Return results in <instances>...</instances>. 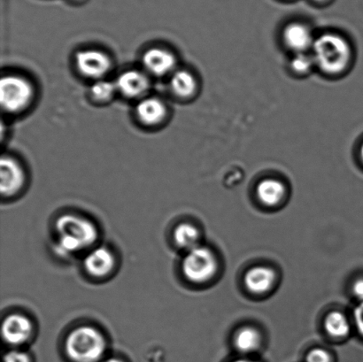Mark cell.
Segmentation results:
<instances>
[{
    "label": "cell",
    "instance_id": "1",
    "mask_svg": "<svg viewBox=\"0 0 363 362\" xmlns=\"http://www.w3.org/2000/svg\"><path fill=\"white\" fill-rule=\"evenodd\" d=\"M58 248L63 254H76L94 246L99 233L90 220L67 214L57 220L55 225Z\"/></svg>",
    "mask_w": 363,
    "mask_h": 362
},
{
    "label": "cell",
    "instance_id": "2",
    "mask_svg": "<svg viewBox=\"0 0 363 362\" xmlns=\"http://www.w3.org/2000/svg\"><path fill=\"white\" fill-rule=\"evenodd\" d=\"M312 56L323 72L337 74L347 69L351 60V47L340 35L325 33L315 39Z\"/></svg>",
    "mask_w": 363,
    "mask_h": 362
},
{
    "label": "cell",
    "instance_id": "3",
    "mask_svg": "<svg viewBox=\"0 0 363 362\" xmlns=\"http://www.w3.org/2000/svg\"><path fill=\"white\" fill-rule=\"evenodd\" d=\"M106 342L99 329L85 325L67 335L65 351L73 362H99L106 353Z\"/></svg>",
    "mask_w": 363,
    "mask_h": 362
},
{
    "label": "cell",
    "instance_id": "4",
    "mask_svg": "<svg viewBox=\"0 0 363 362\" xmlns=\"http://www.w3.org/2000/svg\"><path fill=\"white\" fill-rule=\"evenodd\" d=\"M34 98V88L26 78L17 74L3 77L0 83V101L4 111L16 113L23 111Z\"/></svg>",
    "mask_w": 363,
    "mask_h": 362
},
{
    "label": "cell",
    "instance_id": "5",
    "mask_svg": "<svg viewBox=\"0 0 363 362\" xmlns=\"http://www.w3.org/2000/svg\"><path fill=\"white\" fill-rule=\"evenodd\" d=\"M216 268V258L212 251L199 246L188 251L182 264L185 278L195 283L208 281L215 275Z\"/></svg>",
    "mask_w": 363,
    "mask_h": 362
},
{
    "label": "cell",
    "instance_id": "6",
    "mask_svg": "<svg viewBox=\"0 0 363 362\" xmlns=\"http://www.w3.org/2000/svg\"><path fill=\"white\" fill-rule=\"evenodd\" d=\"M111 60L104 52L96 49L83 50L77 53L76 65L84 77L101 80L111 69Z\"/></svg>",
    "mask_w": 363,
    "mask_h": 362
},
{
    "label": "cell",
    "instance_id": "7",
    "mask_svg": "<svg viewBox=\"0 0 363 362\" xmlns=\"http://www.w3.org/2000/svg\"><path fill=\"white\" fill-rule=\"evenodd\" d=\"M0 191L3 197L13 196L19 193L25 183L23 166L11 156H3L0 162Z\"/></svg>",
    "mask_w": 363,
    "mask_h": 362
},
{
    "label": "cell",
    "instance_id": "8",
    "mask_svg": "<svg viewBox=\"0 0 363 362\" xmlns=\"http://www.w3.org/2000/svg\"><path fill=\"white\" fill-rule=\"evenodd\" d=\"M33 325L30 319L20 314L9 315L2 324L4 341L10 346L23 345L31 338Z\"/></svg>",
    "mask_w": 363,
    "mask_h": 362
},
{
    "label": "cell",
    "instance_id": "9",
    "mask_svg": "<svg viewBox=\"0 0 363 362\" xmlns=\"http://www.w3.org/2000/svg\"><path fill=\"white\" fill-rule=\"evenodd\" d=\"M145 69L155 77H164L174 73L177 59L169 50L162 47H152L145 51L142 57Z\"/></svg>",
    "mask_w": 363,
    "mask_h": 362
},
{
    "label": "cell",
    "instance_id": "10",
    "mask_svg": "<svg viewBox=\"0 0 363 362\" xmlns=\"http://www.w3.org/2000/svg\"><path fill=\"white\" fill-rule=\"evenodd\" d=\"M115 84L117 91L129 98L143 97L150 86L147 74L136 69L124 71Z\"/></svg>",
    "mask_w": 363,
    "mask_h": 362
},
{
    "label": "cell",
    "instance_id": "11",
    "mask_svg": "<svg viewBox=\"0 0 363 362\" xmlns=\"http://www.w3.org/2000/svg\"><path fill=\"white\" fill-rule=\"evenodd\" d=\"M283 38L287 47L296 53L305 52L312 48L315 42L311 28L298 21L286 25L283 31Z\"/></svg>",
    "mask_w": 363,
    "mask_h": 362
},
{
    "label": "cell",
    "instance_id": "12",
    "mask_svg": "<svg viewBox=\"0 0 363 362\" xmlns=\"http://www.w3.org/2000/svg\"><path fill=\"white\" fill-rule=\"evenodd\" d=\"M85 271L94 278H105L113 271L115 257L108 248L97 247L84 259Z\"/></svg>",
    "mask_w": 363,
    "mask_h": 362
},
{
    "label": "cell",
    "instance_id": "13",
    "mask_svg": "<svg viewBox=\"0 0 363 362\" xmlns=\"http://www.w3.org/2000/svg\"><path fill=\"white\" fill-rule=\"evenodd\" d=\"M136 115L144 125H159L166 118L167 108L158 98H145L137 106Z\"/></svg>",
    "mask_w": 363,
    "mask_h": 362
},
{
    "label": "cell",
    "instance_id": "14",
    "mask_svg": "<svg viewBox=\"0 0 363 362\" xmlns=\"http://www.w3.org/2000/svg\"><path fill=\"white\" fill-rule=\"evenodd\" d=\"M275 273L272 268L256 267L247 272L245 278V285L255 293L267 292L275 281Z\"/></svg>",
    "mask_w": 363,
    "mask_h": 362
},
{
    "label": "cell",
    "instance_id": "15",
    "mask_svg": "<svg viewBox=\"0 0 363 362\" xmlns=\"http://www.w3.org/2000/svg\"><path fill=\"white\" fill-rule=\"evenodd\" d=\"M170 87L173 94L181 98L192 97L197 91L198 84L190 71L180 69L174 72L170 79Z\"/></svg>",
    "mask_w": 363,
    "mask_h": 362
},
{
    "label": "cell",
    "instance_id": "16",
    "mask_svg": "<svg viewBox=\"0 0 363 362\" xmlns=\"http://www.w3.org/2000/svg\"><path fill=\"white\" fill-rule=\"evenodd\" d=\"M284 193V184L273 179L263 180L257 186V196L267 205L279 204L283 200Z\"/></svg>",
    "mask_w": 363,
    "mask_h": 362
},
{
    "label": "cell",
    "instance_id": "17",
    "mask_svg": "<svg viewBox=\"0 0 363 362\" xmlns=\"http://www.w3.org/2000/svg\"><path fill=\"white\" fill-rule=\"evenodd\" d=\"M199 237L198 230L190 223H182L177 227L174 232V239L177 246L187 251L199 247Z\"/></svg>",
    "mask_w": 363,
    "mask_h": 362
},
{
    "label": "cell",
    "instance_id": "18",
    "mask_svg": "<svg viewBox=\"0 0 363 362\" xmlns=\"http://www.w3.org/2000/svg\"><path fill=\"white\" fill-rule=\"evenodd\" d=\"M261 344V336L254 328L241 329L235 336V346L242 353L254 352Z\"/></svg>",
    "mask_w": 363,
    "mask_h": 362
},
{
    "label": "cell",
    "instance_id": "19",
    "mask_svg": "<svg viewBox=\"0 0 363 362\" xmlns=\"http://www.w3.org/2000/svg\"><path fill=\"white\" fill-rule=\"evenodd\" d=\"M325 329L330 336L340 339L348 335L350 327L343 314L340 312H333L326 318Z\"/></svg>",
    "mask_w": 363,
    "mask_h": 362
},
{
    "label": "cell",
    "instance_id": "20",
    "mask_svg": "<svg viewBox=\"0 0 363 362\" xmlns=\"http://www.w3.org/2000/svg\"><path fill=\"white\" fill-rule=\"evenodd\" d=\"M92 98L99 102L110 101L117 91L116 84L106 80L96 81L91 88Z\"/></svg>",
    "mask_w": 363,
    "mask_h": 362
},
{
    "label": "cell",
    "instance_id": "21",
    "mask_svg": "<svg viewBox=\"0 0 363 362\" xmlns=\"http://www.w3.org/2000/svg\"><path fill=\"white\" fill-rule=\"evenodd\" d=\"M315 60L312 55H307L306 52L296 53L291 60V69L298 74H307L312 69L313 66H315Z\"/></svg>",
    "mask_w": 363,
    "mask_h": 362
},
{
    "label": "cell",
    "instance_id": "22",
    "mask_svg": "<svg viewBox=\"0 0 363 362\" xmlns=\"http://www.w3.org/2000/svg\"><path fill=\"white\" fill-rule=\"evenodd\" d=\"M4 362H31V360L26 353L13 350L6 353Z\"/></svg>",
    "mask_w": 363,
    "mask_h": 362
},
{
    "label": "cell",
    "instance_id": "23",
    "mask_svg": "<svg viewBox=\"0 0 363 362\" xmlns=\"http://www.w3.org/2000/svg\"><path fill=\"white\" fill-rule=\"evenodd\" d=\"M307 362H330V357L325 350L314 349L308 353Z\"/></svg>",
    "mask_w": 363,
    "mask_h": 362
},
{
    "label": "cell",
    "instance_id": "24",
    "mask_svg": "<svg viewBox=\"0 0 363 362\" xmlns=\"http://www.w3.org/2000/svg\"><path fill=\"white\" fill-rule=\"evenodd\" d=\"M354 321L359 332L363 336V301L354 311Z\"/></svg>",
    "mask_w": 363,
    "mask_h": 362
},
{
    "label": "cell",
    "instance_id": "25",
    "mask_svg": "<svg viewBox=\"0 0 363 362\" xmlns=\"http://www.w3.org/2000/svg\"><path fill=\"white\" fill-rule=\"evenodd\" d=\"M355 296L363 301V279H359L354 285Z\"/></svg>",
    "mask_w": 363,
    "mask_h": 362
},
{
    "label": "cell",
    "instance_id": "26",
    "mask_svg": "<svg viewBox=\"0 0 363 362\" xmlns=\"http://www.w3.org/2000/svg\"><path fill=\"white\" fill-rule=\"evenodd\" d=\"M313 3L318 4V5H323V4H326L330 1V0H311Z\"/></svg>",
    "mask_w": 363,
    "mask_h": 362
},
{
    "label": "cell",
    "instance_id": "27",
    "mask_svg": "<svg viewBox=\"0 0 363 362\" xmlns=\"http://www.w3.org/2000/svg\"><path fill=\"white\" fill-rule=\"evenodd\" d=\"M102 362H123L119 359H116V358H109V359H106L103 361Z\"/></svg>",
    "mask_w": 363,
    "mask_h": 362
},
{
    "label": "cell",
    "instance_id": "28",
    "mask_svg": "<svg viewBox=\"0 0 363 362\" xmlns=\"http://www.w3.org/2000/svg\"><path fill=\"white\" fill-rule=\"evenodd\" d=\"M69 1L74 4H81L86 1V0H69Z\"/></svg>",
    "mask_w": 363,
    "mask_h": 362
},
{
    "label": "cell",
    "instance_id": "29",
    "mask_svg": "<svg viewBox=\"0 0 363 362\" xmlns=\"http://www.w3.org/2000/svg\"><path fill=\"white\" fill-rule=\"evenodd\" d=\"M234 362H256V361H249V360H238V361H234Z\"/></svg>",
    "mask_w": 363,
    "mask_h": 362
},
{
    "label": "cell",
    "instance_id": "30",
    "mask_svg": "<svg viewBox=\"0 0 363 362\" xmlns=\"http://www.w3.org/2000/svg\"><path fill=\"white\" fill-rule=\"evenodd\" d=\"M361 157H362V162H363V144H362V148H361Z\"/></svg>",
    "mask_w": 363,
    "mask_h": 362
}]
</instances>
